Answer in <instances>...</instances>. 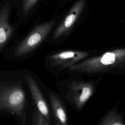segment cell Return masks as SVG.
Instances as JSON below:
<instances>
[{"label":"cell","instance_id":"cell-1","mask_svg":"<svg viewBox=\"0 0 125 125\" xmlns=\"http://www.w3.org/2000/svg\"><path fill=\"white\" fill-rule=\"evenodd\" d=\"M70 72L89 76L107 73L125 74V48L116 49L86 58L67 69Z\"/></svg>","mask_w":125,"mask_h":125},{"label":"cell","instance_id":"cell-2","mask_svg":"<svg viewBox=\"0 0 125 125\" xmlns=\"http://www.w3.org/2000/svg\"><path fill=\"white\" fill-rule=\"evenodd\" d=\"M21 84L19 82L0 84V111L15 114L21 120L22 125H25L26 96Z\"/></svg>","mask_w":125,"mask_h":125},{"label":"cell","instance_id":"cell-3","mask_svg":"<svg viewBox=\"0 0 125 125\" xmlns=\"http://www.w3.org/2000/svg\"><path fill=\"white\" fill-rule=\"evenodd\" d=\"M55 23V21H51L37 25L15 47L14 55L22 57L36 48L49 34Z\"/></svg>","mask_w":125,"mask_h":125},{"label":"cell","instance_id":"cell-4","mask_svg":"<svg viewBox=\"0 0 125 125\" xmlns=\"http://www.w3.org/2000/svg\"><path fill=\"white\" fill-rule=\"evenodd\" d=\"M95 88L92 82L73 80L67 84L68 91L66 96L68 100L80 110L94 94Z\"/></svg>","mask_w":125,"mask_h":125},{"label":"cell","instance_id":"cell-5","mask_svg":"<svg viewBox=\"0 0 125 125\" xmlns=\"http://www.w3.org/2000/svg\"><path fill=\"white\" fill-rule=\"evenodd\" d=\"M89 55L85 51L64 50L49 55V64L52 68L62 70L85 59Z\"/></svg>","mask_w":125,"mask_h":125},{"label":"cell","instance_id":"cell-6","mask_svg":"<svg viewBox=\"0 0 125 125\" xmlns=\"http://www.w3.org/2000/svg\"><path fill=\"white\" fill-rule=\"evenodd\" d=\"M85 2V0H79L75 3L63 20L54 30L53 34V39H59L69 30L82 12Z\"/></svg>","mask_w":125,"mask_h":125},{"label":"cell","instance_id":"cell-7","mask_svg":"<svg viewBox=\"0 0 125 125\" xmlns=\"http://www.w3.org/2000/svg\"><path fill=\"white\" fill-rule=\"evenodd\" d=\"M11 3L5 2L0 7V52L9 41L14 31L10 21Z\"/></svg>","mask_w":125,"mask_h":125},{"label":"cell","instance_id":"cell-8","mask_svg":"<svg viewBox=\"0 0 125 125\" xmlns=\"http://www.w3.org/2000/svg\"><path fill=\"white\" fill-rule=\"evenodd\" d=\"M23 77L26 82L37 109L49 122L50 121L49 109L38 84L35 80L28 74L23 75Z\"/></svg>","mask_w":125,"mask_h":125},{"label":"cell","instance_id":"cell-9","mask_svg":"<svg viewBox=\"0 0 125 125\" xmlns=\"http://www.w3.org/2000/svg\"><path fill=\"white\" fill-rule=\"evenodd\" d=\"M49 98L52 110L55 125H68L65 107L60 97L54 92H50Z\"/></svg>","mask_w":125,"mask_h":125},{"label":"cell","instance_id":"cell-10","mask_svg":"<svg viewBox=\"0 0 125 125\" xmlns=\"http://www.w3.org/2000/svg\"><path fill=\"white\" fill-rule=\"evenodd\" d=\"M100 125H125L122 116L115 110L109 112L103 119Z\"/></svg>","mask_w":125,"mask_h":125},{"label":"cell","instance_id":"cell-11","mask_svg":"<svg viewBox=\"0 0 125 125\" xmlns=\"http://www.w3.org/2000/svg\"><path fill=\"white\" fill-rule=\"evenodd\" d=\"M33 125H49V122L36 108L33 114Z\"/></svg>","mask_w":125,"mask_h":125},{"label":"cell","instance_id":"cell-12","mask_svg":"<svg viewBox=\"0 0 125 125\" xmlns=\"http://www.w3.org/2000/svg\"><path fill=\"white\" fill-rule=\"evenodd\" d=\"M38 0H22L21 3L22 12L24 15H27L33 8Z\"/></svg>","mask_w":125,"mask_h":125}]
</instances>
